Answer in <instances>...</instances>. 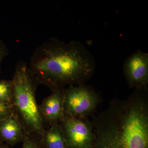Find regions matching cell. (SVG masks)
<instances>
[{
	"label": "cell",
	"mask_w": 148,
	"mask_h": 148,
	"mask_svg": "<svg viewBox=\"0 0 148 148\" xmlns=\"http://www.w3.org/2000/svg\"><path fill=\"white\" fill-rule=\"evenodd\" d=\"M94 148H148V88H135L125 100L115 98L92 115Z\"/></svg>",
	"instance_id": "obj_1"
},
{
	"label": "cell",
	"mask_w": 148,
	"mask_h": 148,
	"mask_svg": "<svg viewBox=\"0 0 148 148\" xmlns=\"http://www.w3.org/2000/svg\"><path fill=\"white\" fill-rule=\"evenodd\" d=\"M39 84L51 92L86 83L95 72V58L82 42L51 38L36 49L29 65Z\"/></svg>",
	"instance_id": "obj_2"
},
{
	"label": "cell",
	"mask_w": 148,
	"mask_h": 148,
	"mask_svg": "<svg viewBox=\"0 0 148 148\" xmlns=\"http://www.w3.org/2000/svg\"><path fill=\"white\" fill-rule=\"evenodd\" d=\"M12 81L13 114L25 133L41 137L47 126L41 116L36 99V92L40 84L27 63L17 62Z\"/></svg>",
	"instance_id": "obj_3"
},
{
	"label": "cell",
	"mask_w": 148,
	"mask_h": 148,
	"mask_svg": "<svg viewBox=\"0 0 148 148\" xmlns=\"http://www.w3.org/2000/svg\"><path fill=\"white\" fill-rule=\"evenodd\" d=\"M64 93L65 115L71 117L88 118L102 101L94 88L86 83L70 85L64 88Z\"/></svg>",
	"instance_id": "obj_4"
},
{
	"label": "cell",
	"mask_w": 148,
	"mask_h": 148,
	"mask_svg": "<svg viewBox=\"0 0 148 148\" xmlns=\"http://www.w3.org/2000/svg\"><path fill=\"white\" fill-rule=\"evenodd\" d=\"M66 148H94L96 136L92 121L65 115L61 123Z\"/></svg>",
	"instance_id": "obj_5"
},
{
	"label": "cell",
	"mask_w": 148,
	"mask_h": 148,
	"mask_svg": "<svg viewBox=\"0 0 148 148\" xmlns=\"http://www.w3.org/2000/svg\"><path fill=\"white\" fill-rule=\"evenodd\" d=\"M123 73L130 88L147 87L148 83V53L141 50L128 56L123 66Z\"/></svg>",
	"instance_id": "obj_6"
},
{
	"label": "cell",
	"mask_w": 148,
	"mask_h": 148,
	"mask_svg": "<svg viewBox=\"0 0 148 148\" xmlns=\"http://www.w3.org/2000/svg\"><path fill=\"white\" fill-rule=\"evenodd\" d=\"M64 90L52 91L39 105L41 116L46 126L61 123L65 117Z\"/></svg>",
	"instance_id": "obj_7"
},
{
	"label": "cell",
	"mask_w": 148,
	"mask_h": 148,
	"mask_svg": "<svg viewBox=\"0 0 148 148\" xmlns=\"http://www.w3.org/2000/svg\"><path fill=\"white\" fill-rule=\"evenodd\" d=\"M25 136L23 127L13 114L0 121V142L9 146L22 143Z\"/></svg>",
	"instance_id": "obj_8"
},
{
	"label": "cell",
	"mask_w": 148,
	"mask_h": 148,
	"mask_svg": "<svg viewBox=\"0 0 148 148\" xmlns=\"http://www.w3.org/2000/svg\"><path fill=\"white\" fill-rule=\"evenodd\" d=\"M41 138L45 148H66V141L61 123L48 126Z\"/></svg>",
	"instance_id": "obj_9"
},
{
	"label": "cell",
	"mask_w": 148,
	"mask_h": 148,
	"mask_svg": "<svg viewBox=\"0 0 148 148\" xmlns=\"http://www.w3.org/2000/svg\"><path fill=\"white\" fill-rule=\"evenodd\" d=\"M12 98V80H0V101L11 103Z\"/></svg>",
	"instance_id": "obj_10"
},
{
	"label": "cell",
	"mask_w": 148,
	"mask_h": 148,
	"mask_svg": "<svg viewBox=\"0 0 148 148\" xmlns=\"http://www.w3.org/2000/svg\"><path fill=\"white\" fill-rule=\"evenodd\" d=\"M22 143V148H45L40 136L37 135L25 133Z\"/></svg>",
	"instance_id": "obj_11"
},
{
	"label": "cell",
	"mask_w": 148,
	"mask_h": 148,
	"mask_svg": "<svg viewBox=\"0 0 148 148\" xmlns=\"http://www.w3.org/2000/svg\"><path fill=\"white\" fill-rule=\"evenodd\" d=\"M13 114L11 103L0 101V121Z\"/></svg>",
	"instance_id": "obj_12"
},
{
	"label": "cell",
	"mask_w": 148,
	"mask_h": 148,
	"mask_svg": "<svg viewBox=\"0 0 148 148\" xmlns=\"http://www.w3.org/2000/svg\"><path fill=\"white\" fill-rule=\"evenodd\" d=\"M10 51L8 48L3 41L0 38V74L1 73L2 62L5 57L9 54Z\"/></svg>",
	"instance_id": "obj_13"
},
{
	"label": "cell",
	"mask_w": 148,
	"mask_h": 148,
	"mask_svg": "<svg viewBox=\"0 0 148 148\" xmlns=\"http://www.w3.org/2000/svg\"><path fill=\"white\" fill-rule=\"evenodd\" d=\"M0 148H11L10 146L6 145L4 143L0 142Z\"/></svg>",
	"instance_id": "obj_14"
}]
</instances>
